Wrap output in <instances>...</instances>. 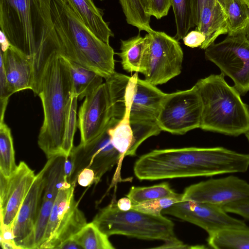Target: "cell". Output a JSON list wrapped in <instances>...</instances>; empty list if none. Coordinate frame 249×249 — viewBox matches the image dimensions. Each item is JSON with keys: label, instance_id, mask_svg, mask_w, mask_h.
Instances as JSON below:
<instances>
[{"label": "cell", "instance_id": "cell-1", "mask_svg": "<svg viewBox=\"0 0 249 249\" xmlns=\"http://www.w3.org/2000/svg\"><path fill=\"white\" fill-rule=\"evenodd\" d=\"M249 167V154L223 147L156 149L141 156L134 173L140 180L211 177L245 173Z\"/></svg>", "mask_w": 249, "mask_h": 249}, {"label": "cell", "instance_id": "cell-2", "mask_svg": "<svg viewBox=\"0 0 249 249\" xmlns=\"http://www.w3.org/2000/svg\"><path fill=\"white\" fill-rule=\"evenodd\" d=\"M50 0H0V30L11 45L33 58L36 79L50 55L58 53Z\"/></svg>", "mask_w": 249, "mask_h": 249}, {"label": "cell", "instance_id": "cell-3", "mask_svg": "<svg viewBox=\"0 0 249 249\" xmlns=\"http://www.w3.org/2000/svg\"><path fill=\"white\" fill-rule=\"evenodd\" d=\"M34 93L40 99L44 115L38 146L48 159L64 155L62 148L66 125L78 98L67 60L57 52L53 53L45 62Z\"/></svg>", "mask_w": 249, "mask_h": 249}, {"label": "cell", "instance_id": "cell-4", "mask_svg": "<svg viewBox=\"0 0 249 249\" xmlns=\"http://www.w3.org/2000/svg\"><path fill=\"white\" fill-rule=\"evenodd\" d=\"M50 8L58 53L105 80L111 76L115 72L113 48L87 27L71 0H51Z\"/></svg>", "mask_w": 249, "mask_h": 249}, {"label": "cell", "instance_id": "cell-5", "mask_svg": "<svg viewBox=\"0 0 249 249\" xmlns=\"http://www.w3.org/2000/svg\"><path fill=\"white\" fill-rule=\"evenodd\" d=\"M195 85L202 103L199 128L232 136L249 130V107L223 74H211L198 80Z\"/></svg>", "mask_w": 249, "mask_h": 249}, {"label": "cell", "instance_id": "cell-6", "mask_svg": "<svg viewBox=\"0 0 249 249\" xmlns=\"http://www.w3.org/2000/svg\"><path fill=\"white\" fill-rule=\"evenodd\" d=\"M92 222L108 237L123 235L165 242L178 240L174 232V224L169 219L162 214L154 215L132 209L121 211L114 198L99 211Z\"/></svg>", "mask_w": 249, "mask_h": 249}, {"label": "cell", "instance_id": "cell-7", "mask_svg": "<svg viewBox=\"0 0 249 249\" xmlns=\"http://www.w3.org/2000/svg\"><path fill=\"white\" fill-rule=\"evenodd\" d=\"M206 59L231 78L240 94L249 91V39L247 33L229 35L205 50Z\"/></svg>", "mask_w": 249, "mask_h": 249}, {"label": "cell", "instance_id": "cell-8", "mask_svg": "<svg viewBox=\"0 0 249 249\" xmlns=\"http://www.w3.org/2000/svg\"><path fill=\"white\" fill-rule=\"evenodd\" d=\"M149 34L141 73L146 81L157 86L181 73L183 53L178 41L165 32L154 31Z\"/></svg>", "mask_w": 249, "mask_h": 249}, {"label": "cell", "instance_id": "cell-9", "mask_svg": "<svg viewBox=\"0 0 249 249\" xmlns=\"http://www.w3.org/2000/svg\"><path fill=\"white\" fill-rule=\"evenodd\" d=\"M202 103L196 86L166 93L161 104L157 123L161 131L183 135L199 128Z\"/></svg>", "mask_w": 249, "mask_h": 249}, {"label": "cell", "instance_id": "cell-10", "mask_svg": "<svg viewBox=\"0 0 249 249\" xmlns=\"http://www.w3.org/2000/svg\"><path fill=\"white\" fill-rule=\"evenodd\" d=\"M108 129L89 142L73 146L71 152L74 159L71 184L75 186L79 173L86 168L94 172V183L97 184L103 175L116 164H118V168L115 179L119 180L123 160L111 142Z\"/></svg>", "mask_w": 249, "mask_h": 249}, {"label": "cell", "instance_id": "cell-11", "mask_svg": "<svg viewBox=\"0 0 249 249\" xmlns=\"http://www.w3.org/2000/svg\"><path fill=\"white\" fill-rule=\"evenodd\" d=\"M112 107L106 82L85 97L78 112L80 144L89 142L119 122L113 118Z\"/></svg>", "mask_w": 249, "mask_h": 249}, {"label": "cell", "instance_id": "cell-12", "mask_svg": "<svg viewBox=\"0 0 249 249\" xmlns=\"http://www.w3.org/2000/svg\"><path fill=\"white\" fill-rule=\"evenodd\" d=\"M182 200L204 202L221 207L249 200V183L236 176L211 178L185 188Z\"/></svg>", "mask_w": 249, "mask_h": 249}, {"label": "cell", "instance_id": "cell-13", "mask_svg": "<svg viewBox=\"0 0 249 249\" xmlns=\"http://www.w3.org/2000/svg\"><path fill=\"white\" fill-rule=\"evenodd\" d=\"M227 213L222 207L192 200L177 202L161 212L200 227L209 235L225 229L248 227L244 221Z\"/></svg>", "mask_w": 249, "mask_h": 249}, {"label": "cell", "instance_id": "cell-14", "mask_svg": "<svg viewBox=\"0 0 249 249\" xmlns=\"http://www.w3.org/2000/svg\"><path fill=\"white\" fill-rule=\"evenodd\" d=\"M124 90L129 103L131 125L158 124L157 118L166 93L140 79L136 72L132 76H127Z\"/></svg>", "mask_w": 249, "mask_h": 249}, {"label": "cell", "instance_id": "cell-15", "mask_svg": "<svg viewBox=\"0 0 249 249\" xmlns=\"http://www.w3.org/2000/svg\"><path fill=\"white\" fill-rule=\"evenodd\" d=\"M36 175L24 161H20L9 177L0 174V228L13 230L14 223Z\"/></svg>", "mask_w": 249, "mask_h": 249}, {"label": "cell", "instance_id": "cell-16", "mask_svg": "<svg viewBox=\"0 0 249 249\" xmlns=\"http://www.w3.org/2000/svg\"><path fill=\"white\" fill-rule=\"evenodd\" d=\"M49 161L36 175L14 223V242L18 249H34V233L46 184Z\"/></svg>", "mask_w": 249, "mask_h": 249}, {"label": "cell", "instance_id": "cell-17", "mask_svg": "<svg viewBox=\"0 0 249 249\" xmlns=\"http://www.w3.org/2000/svg\"><path fill=\"white\" fill-rule=\"evenodd\" d=\"M65 158V156L61 155L48 159L49 165L46 172V184L35 229L34 249H39L43 243L54 201L60 189L66 182L64 173Z\"/></svg>", "mask_w": 249, "mask_h": 249}, {"label": "cell", "instance_id": "cell-18", "mask_svg": "<svg viewBox=\"0 0 249 249\" xmlns=\"http://www.w3.org/2000/svg\"><path fill=\"white\" fill-rule=\"evenodd\" d=\"M4 67L10 92L14 93L35 88L34 61L12 45L4 52L0 51V60Z\"/></svg>", "mask_w": 249, "mask_h": 249}, {"label": "cell", "instance_id": "cell-19", "mask_svg": "<svg viewBox=\"0 0 249 249\" xmlns=\"http://www.w3.org/2000/svg\"><path fill=\"white\" fill-rule=\"evenodd\" d=\"M196 30L205 36V42L200 47L204 50L214 43L219 36L228 34L227 17L218 0H204Z\"/></svg>", "mask_w": 249, "mask_h": 249}, {"label": "cell", "instance_id": "cell-20", "mask_svg": "<svg viewBox=\"0 0 249 249\" xmlns=\"http://www.w3.org/2000/svg\"><path fill=\"white\" fill-rule=\"evenodd\" d=\"M84 213L78 207L74 196L53 234L40 247L41 249H58L66 240L73 237L86 224Z\"/></svg>", "mask_w": 249, "mask_h": 249}, {"label": "cell", "instance_id": "cell-21", "mask_svg": "<svg viewBox=\"0 0 249 249\" xmlns=\"http://www.w3.org/2000/svg\"><path fill=\"white\" fill-rule=\"evenodd\" d=\"M87 27L104 42L109 44L114 34L103 18V10L98 8L92 0H71Z\"/></svg>", "mask_w": 249, "mask_h": 249}, {"label": "cell", "instance_id": "cell-22", "mask_svg": "<svg viewBox=\"0 0 249 249\" xmlns=\"http://www.w3.org/2000/svg\"><path fill=\"white\" fill-rule=\"evenodd\" d=\"M150 41V34H140L126 40H121V52L118 53L124 70L142 73L145 53Z\"/></svg>", "mask_w": 249, "mask_h": 249}, {"label": "cell", "instance_id": "cell-23", "mask_svg": "<svg viewBox=\"0 0 249 249\" xmlns=\"http://www.w3.org/2000/svg\"><path fill=\"white\" fill-rule=\"evenodd\" d=\"M171 7L176 26L175 38L178 41L197 24L198 0H171Z\"/></svg>", "mask_w": 249, "mask_h": 249}, {"label": "cell", "instance_id": "cell-24", "mask_svg": "<svg viewBox=\"0 0 249 249\" xmlns=\"http://www.w3.org/2000/svg\"><path fill=\"white\" fill-rule=\"evenodd\" d=\"M207 242L215 249H249V227L218 231L209 235Z\"/></svg>", "mask_w": 249, "mask_h": 249}, {"label": "cell", "instance_id": "cell-25", "mask_svg": "<svg viewBox=\"0 0 249 249\" xmlns=\"http://www.w3.org/2000/svg\"><path fill=\"white\" fill-rule=\"evenodd\" d=\"M129 106L125 104L124 114L119 122L108 129L111 142L123 160L130 156L134 143V136L129 120Z\"/></svg>", "mask_w": 249, "mask_h": 249}, {"label": "cell", "instance_id": "cell-26", "mask_svg": "<svg viewBox=\"0 0 249 249\" xmlns=\"http://www.w3.org/2000/svg\"><path fill=\"white\" fill-rule=\"evenodd\" d=\"M66 60L71 73L74 90L78 100H82L103 83L104 78L96 72L67 59Z\"/></svg>", "mask_w": 249, "mask_h": 249}, {"label": "cell", "instance_id": "cell-27", "mask_svg": "<svg viewBox=\"0 0 249 249\" xmlns=\"http://www.w3.org/2000/svg\"><path fill=\"white\" fill-rule=\"evenodd\" d=\"M226 14L229 33L234 35L247 33L249 28V4L245 0H223Z\"/></svg>", "mask_w": 249, "mask_h": 249}, {"label": "cell", "instance_id": "cell-28", "mask_svg": "<svg viewBox=\"0 0 249 249\" xmlns=\"http://www.w3.org/2000/svg\"><path fill=\"white\" fill-rule=\"evenodd\" d=\"M74 185L66 181L60 189L49 218L42 244L53 234L68 209L74 196Z\"/></svg>", "mask_w": 249, "mask_h": 249}, {"label": "cell", "instance_id": "cell-29", "mask_svg": "<svg viewBox=\"0 0 249 249\" xmlns=\"http://www.w3.org/2000/svg\"><path fill=\"white\" fill-rule=\"evenodd\" d=\"M17 167L11 129L4 121L0 122V174L9 177Z\"/></svg>", "mask_w": 249, "mask_h": 249}, {"label": "cell", "instance_id": "cell-30", "mask_svg": "<svg viewBox=\"0 0 249 249\" xmlns=\"http://www.w3.org/2000/svg\"><path fill=\"white\" fill-rule=\"evenodd\" d=\"M126 21L139 31L153 32L150 25L151 16L146 12L140 0H119Z\"/></svg>", "mask_w": 249, "mask_h": 249}, {"label": "cell", "instance_id": "cell-31", "mask_svg": "<svg viewBox=\"0 0 249 249\" xmlns=\"http://www.w3.org/2000/svg\"><path fill=\"white\" fill-rule=\"evenodd\" d=\"M83 249H114L108 236L92 222L87 223L73 237Z\"/></svg>", "mask_w": 249, "mask_h": 249}, {"label": "cell", "instance_id": "cell-32", "mask_svg": "<svg viewBox=\"0 0 249 249\" xmlns=\"http://www.w3.org/2000/svg\"><path fill=\"white\" fill-rule=\"evenodd\" d=\"M178 194L171 188L168 182H163L147 187L132 186L126 196L130 199L132 204H136Z\"/></svg>", "mask_w": 249, "mask_h": 249}, {"label": "cell", "instance_id": "cell-33", "mask_svg": "<svg viewBox=\"0 0 249 249\" xmlns=\"http://www.w3.org/2000/svg\"><path fill=\"white\" fill-rule=\"evenodd\" d=\"M182 196V194H178L175 196L132 204L131 209L152 215H161V212L163 210L177 202L183 201Z\"/></svg>", "mask_w": 249, "mask_h": 249}, {"label": "cell", "instance_id": "cell-34", "mask_svg": "<svg viewBox=\"0 0 249 249\" xmlns=\"http://www.w3.org/2000/svg\"><path fill=\"white\" fill-rule=\"evenodd\" d=\"M171 7V0H149L147 13L157 19L166 16Z\"/></svg>", "mask_w": 249, "mask_h": 249}, {"label": "cell", "instance_id": "cell-35", "mask_svg": "<svg viewBox=\"0 0 249 249\" xmlns=\"http://www.w3.org/2000/svg\"><path fill=\"white\" fill-rule=\"evenodd\" d=\"M222 208L227 213L238 214L249 221V200L230 204Z\"/></svg>", "mask_w": 249, "mask_h": 249}, {"label": "cell", "instance_id": "cell-36", "mask_svg": "<svg viewBox=\"0 0 249 249\" xmlns=\"http://www.w3.org/2000/svg\"><path fill=\"white\" fill-rule=\"evenodd\" d=\"M182 40L184 44L189 47L200 48L205 42V36L201 32L195 29L188 32Z\"/></svg>", "mask_w": 249, "mask_h": 249}, {"label": "cell", "instance_id": "cell-37", "mask_svg": "<svg viewBox=\"0 0 249 249\" xmlns=\"http://www.w3.org/2000/svg\"><path fill=\"white\" fill-rule=\"evenodd\" d=\"M94 172L89 168L83 169L79 173L77 178V183L82 187H88L94 183Z\"/></svg>", "mask_w": 249, "mask_h": 249}, {"label": "cell", "instance_id": "cell-38", "mask_svg": "<svg viewBox=\"0 0 249 249\" xmlns=\"http://www.w3.org/2000/svg\"><path fill=\"white\" fill-rule=\"evenodd\" d=\"M74 169V159L70 152L66 157L64 163L65 179L66 181L71 184V177Z\"/></svg>", "mask_w": 249, "mask_h": 249}, {"label": "cell", "instance_id": "cell-39", "mask_svg": "<svg viewBox=\"0 0 249 249\" xmlns=\"http://www.w3.org/2000/svg\"><path fill=\"white\" fill-rule=\"evenodd\" d=\"M118 208L123 211H127L131 209L132 202L128 197H122L117 202Z\"/></svg>", "mask_w": 249, "mask_h": 249}, {"label": "cell", "instance_id": "cell-40", "mask_svg": "<svg viewBox=\"0 0 249 249\" xmlns=\"http://www.w3.org/2000/svg\"><path fill=\"white\" fill-rule=\"evenodd\" d=\"M59 249H81L83 248L79 245L76 241L72 238H70L62 244H61L58 247Z\"/></svg>", "mask_w": 249, "mask_h": 249}, {"label": "cell", "instance_id": "cell-41", "mask_svg": "<svg viewBox=\"0 0 249 249\" xmlns=\"http://www.w3.org/2000/svg\"><path fill=\"white\" fill-rule=\"evenodd\" d=\"M165 244L162 246L157 247V248H168V249H184L188 248L189 247L184 245L181 241L178 239L176 241L165 242Z\"/></svg>", "mask_w": 249, "mask_h": 249}, {"label": "cell", "instance_id": "cell-42", "mask_svg": "<svg viewBox=\"0 0 249 249\" xmlns=\"http://www.w3.org/2000/svg\"><path fill=\"white\" fill-rule=\"evenodd\" d=\"M0 51L2 52H5L11 45L6 36L1 30L0 31Z\"/></svg>", "mask_w": 249, "mask_h": 249}, {"label": "cell", "instance_id": "cell-43", "mask_svg": "<svg viewBox=\"0 0 249 249\" xmlns=\"http://www.w3.org/2000/svg\"><path fill=\"white\" fill-rule=\"evenodd\" d=\"M218 0L222 4L223 0ZM203 1H204V0H198V18H199V12H200L202 4L203 2Z\"/></svg>", "mask_w": 249, "mask_h": 249}, {"label": "cell", "instance_id": "cell-44", "mask_svg": "<svg viewBox=\"0 0 249 249\" xmlns=\"http://www.w3.org/2000/svg\"><path fill=\"white\" fill-rule=\"evenodd\" d=\"M146 13L149 0H140Z\"/></svg>", "mask_w": 249, "mask_h": 249}, {"label": "cell", "instance_id": "cell-45", "mask_svg": "<svg viewBox=\"0 0 249 249\" xmlns=\"http://www.w3.org/2000/svg\"><path fill=\"white\" fill-rule=\"evenodd\" d=\"M245 135L249 143V130L245 134Z\"/></svg>", "mask_w": 249, "mask_h": 249}, {"label": "cell", "instance_id": "cell-46", "mask_svg": "<svg viewBox=\"0 0 249 249\" xmlns=\"http://www.w3.org/2000/svg\"><path fill=\"white\" fill-rule=\"evenodd\" d=\"M247 37H248V38L249 39V29L247 32Z\"/></svg>", "mask_w": 249, "mask_h": 249}, {"label": "cell", "instance_id": "cell-47", "mask_svg": "<svg viewBox=\"0 0 249 249\" xmlns=\"http://www.w3.org/2000/svg\"><path fill=\"white\" fill-rule=\"evenodd\" d=\"M247 3L249 4V0H245Z\"/></svg>", "mask_w": 249, "mask_h": 249}, {"label": "cell", "instance_id": "cell-48", "mask_svg": "<svg viewBox=\"0 0 249 249\" xmlns=\"http://www.w3.org/2000/svg\"><path fill=\"white\" fill-rule=\"evenodd\" d=\"M100 0V1H103V0Z\"/></svg>", "mask_w": 249, "mask_h": 249}]
</instances>
